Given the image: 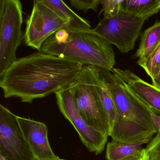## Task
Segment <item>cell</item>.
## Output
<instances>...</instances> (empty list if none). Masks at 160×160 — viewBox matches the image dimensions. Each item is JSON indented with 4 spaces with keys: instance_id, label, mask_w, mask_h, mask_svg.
Listing matches in <instances>:
<instances>
[{
    "instance_id": "23",
    "label": "cell",
    "mask_w": 160,
    "mask_h": 160,
    "mask_svg": "<svg viewBox=\"0 0 160 160\" xmlns=\"http://www.w3.org/2000/svg\"><path fill=\"white\" fill-rule=\"evenodd\" d=\"M152 85L160 90V70L155 77L152 79Z\"/></svg>"
},
{
    "instance_id": "5",
    "label": "cell",
    "mask_w": 160,
    "mask_h": 160,
    "mask_svg": "<svg viewBox=\"0 0 160 160\" xmlns=\"http://www.w3.org/2000/svg\"><path fill=\"white\" fill-rule=\"evenodd\" d=\"M23 12L19 0H0V77L16 58L23 39Z\"/></svg>"
},
{
    "instance_id": "22",
    "label": "cell",
    "mask_w": 160,
    "mask_h": 160,
    "mask_svg": "<svg viewBox=\"0 0 160 160\" xmlns=\"http://www.w3.org/2000/svg\"><path fill=\"white\" fill-rule=\"evenodd\" d=\"M151 116L156 133L160 134V115L151 113Z\"/></svg>"
},
{
    "instance_id": "4",
    "label": "cell",
    "mask_w": 160,
    "mask_h": 160,
    "mask_svg": "<svg viewBox=\"0 0 160 160\" xmlns=\"http://www.w3.org/2000/svg\"><path fill=\"white\" fill-rule=\"evenodd\" d=\"M100 69L84 66L76 80L70 87L77 109L86 124L109 136L108 119L97 88Z\"/></svg>"
},
{
    "instance_id": "19",
    "label": "cell",
    "mask_w": 160,
    "mask_h": 160,
    "mask_svg": "<svg viewBox=\"0 0 160 160\" xmlns=\"http://www.w3.org/2000/svg\"><path fill=\"white\" fill-rule=\"evenodd\" d=\"M70 2L71 7L87 12L89 10L97 12L101 0H71Z\"/></svg>"
},
{
    "instance_id": "25",
    "label": "cell",
    "mask_w": 160,
    "mask_h": 160,
    "mask_svg": "<svg viewBox=\"0 0 160 160\" xmlns=\"http://www.w3.org/2000/svg\"><path fill=\"white\" fill-rule=\"evenodd\" d=\"M0 160H8V159H6L5 157H3L2 155L0 154Z\"/></svg>"
},
{
    "instance_id": "11",
    "label": "cell",
    "mask_w": 160,
    "mask_h": 160,
    "mask_svg": "<svg viewBox=\"0 0 160 160\" xmlns=\"http://www.w3.org/2000/svg\"><path fill=\"white\" fill-rule=\"evenodd\" d=\"M112 72L121 78L130 90L152 113L160 115V90L142 80L129 70L114 68Z\"/></svg>"
},
{
    "instance_id": "24",
    "label": "cell",
    "mask_w": 160,
    "mask_h": 160,
    "mask_svg": "<svg viewBox=\"0 0 160 160\" xmlns=\"http://www.w3.org/2000/svg\"><path fill=\"white\" fill-rule=\"evenodd\" d=\"M35 160H37V159H36ZM65 160L64 159H61L60 158L58 157V156H57L55 158H52V159H48V160Z\"/></svg>"
},
{
    "instance_id": "20",
    "label": "cell",
    "mask_w": 160,
    "mask_h": 160,
    "mask_svg": "<svg viewBox=\"0 0 160 160\" xmlns=\"http://www.w3.org/2000/svg\"><path fill=\"white\" fill-rule=\"evenodd\" d=\"M146 148L149 153L150 160H160V134L151 140Z\"/></svg>"
},
{
    "instance_id": "14",
    "label": "cell",
    "mask_w": 160,
    "mask_h": 160,
    "mask_svg": "<svg viewBox=\"0 0 160 160\" xmlns=\"http://www.w3.org/2000/svg\"><path fill=\"white\" fill-rule=\"evenodd\" d=\"M160 10V0H122L120 13L148 19Z\"/></svg>"
},
{
    "instance_id": "10",
    "label": "cell",
    "mask_w": 160,
    "mask_h": 160,
    "mask_svg": "<svg viewBox=\"0 0 160 160\" xmlns=\"http://www.w3.org/2000/svg\"><path fill=\"white\" fill-rule=\"evenodd\" d=\"M17 118L24 138L35 159L48 160L57 156L50 147L48 129L45 123L18 116Z\"/></svg>"
},
{
    "instance_id": "2",
    "label": "cell",
    "mask_w": 160,
    "mask_h": 160,
    "mask_svg": "<svg viewBox=\"0 0 160 160\" xmlns=\"http://www.w3.org/2000/svg\"><path fill=\"white\" fill-rule=\"evenodd\" d=\"M100 72L118 112L109 136L114 141L125 143L151 140L156 133L151 116L152 112L115 73L100 69Z\"/></svg>"
},
{
    "instance_id": "6",
    "label": "cell",
    "mask_w": 160,
    "mask_h": 160,
    "mask_svg": "<svg viewBox=\"0 0 160 160\" xmlns=\"http://www.w3.org/2000/svg\"><path fill=\"white\" fill-rule=\"evenodd\" d=\"M103 15L93 32L121 53L133 50L146 19L122 13L114 16Z\"/></svg>"
},
{
    "instance_id": "17",
    "label": "cell",
    "mask_w": 160,
    "mask_h": 160,
    "mask_svg": "<svg viewBox=\"0 0 160 160\" xmlns=\"http://www.w3.org/2000/svg\"><path fill=\"white\" fill-rule=\"evenodd\" d=\"M142 68L152 79L157 74L160 70V43Z\"/></svg>"
},
{
    "instance_id": "8",
    "label": "cell",
    "mask_w": 160,
    "mask_h": 160,
    "mask_svg": "<svg viewBox=\"0 0 160 160\" xmlns=\"http://www.w3.org/2000/svg\"><path fill=\"white\" fill-rule=\"evenodd\" d=\"M17 117L0 104V154L8 160H35Z\"/></svg>"
},
{
    "instance_id": "1",
    "label": "cell",
    "mask_w": 160,
    "mask_h": 160,
    "mask_svg": "<svg viewBox=\"0 0 160 160\" xmlns=\"http://www.w3.org/2000/svg\"><path fill=\"white\" fill-rule=\"evenodd\" d=\"M84 66L38 51L13 62L0 77V87L5 98L31 103L69 88Z\"/></svg>"
},
{
    "instance_id": "15",
    "label": "cell",
    "mask_w": 160,
    "mask_h": 160,
    "mask_svg": "<svg viewBox=\"0 0 160 160\" xmlns=\"http://www.w3.org/2000/svg\"><path fill=\"white\" fill-rule=\"evenodd\" d=\"M146 140L132 143H125L112 140L107 144L106 157L108 160H123L141 151L143 145L149 143Z\"/></svg>"
},
{
    "instance_id": "21",
    "label": "cell",
    "mask_w": 160,
    "mask_h": 160,
    "mask_svg": "<svg viewBox=\"0 0 160 160\" xmlns=\"http://www.w3.org/2000/svg\"><path fill=\"white\" fill-rule=\"evenodd\" d=\"M123 160H150V156L146 148H143L137 154Z\"/></svg>"
},
{
    "instance_id": "16",
    "label": "cell",
    "mask_w": 160,
    "mask_h": 160,
    "mask_svg": "<svg viewBox=\"0 0 160 160\" xmlns=\"http://www.w3.org/2000/svg\"><path fill=\"white\" fill-rule=\"evenodd\" d=\"M97 88L103 108L108 119L109 136L112 128L118 121V112L107 85L102 77L101 76L100 72V75L97 80Z\"/></svg>"
},
{
    "instance_id": "18",
    "label": "cell",
    "mask_w": 160,
    "mask_h": 160,
    "mask_svg": "<svg viewBox=\"0 0 160 160\" xmlns=\"http://www.w3.org/2000/svg\"><path fill=\"white\" fill-rule=\"evenodd\" d=\"M122 0H101L102 8L99 15L103 12V15L114 16L120 13L121 4Z\"/></svg>"
},
{
    "instance_id": "9",
    "label": "cell",
    "mask_w": 160,
    "mask_h": 160,
    "mask_svg": "<svg viewBox=\"0 0 160 160\" xmlns=\"http://www.w3.org/2000/svg\"><path fill=\"white\" fill-rule=\"evenodd\" d=\"M59 109L72 124L80 140L89 151L97 155L103 151L108 135L88 126L77 109L69 88L55 93Z\"/></svg>"
},
{
    "instance_id": "3",
    "label": "cell",
    "mask_w": 160,
    "mask_h": 160,
    "mask_svg": "<svg viewBox=\"0 0 160 160\" xmlns=\"http://www.w3.org/2000/svg\"><path fill=\"white\" fill-rule=\"evenodd\" d=\"M41 52L108 72L116 64L112 46L92 29L63 28L45 42Z\"/></svg>"
},
{
    "instance_id": "7",
    "label": "cell",
    "mask_w": 160,
    "mask_h": 160,
    "mask_svg": "<svg viewBox=\"0 0 160 160\" xmlns=\"http://www.w3.org/2000/svg\"><path fill=\"white\" fill-rule=\"evenodd\" d=\"M65 28H67L66 23L41 0L34 1L31 13L26 22L24 43L41 52L45 42Z\"/></svg>"
},
{
    "instance_id": "12",
    "label": "cell",
    "mask_w": 160,
    "mask_h": 160,
    "mask_svg": "<svg viewBox=\"0 0 160 160\" xmlns=\"http://www.w3.org/2000/svg\"><path fill=\"white\" fill-rule=\"evenodd\" d=\"M160 43V22H156L143 32L139 48L135 55L138 64L143 68Z\"/></svg>"
},
{
    "instance_id": "13",
    "label": "cell",
    "mask_w": 160,
    "mask_h": 160,
    "mask_svg": "<svg viewBox=\"0 0 160 160\" xmlns=\"http://www.w3.org/2000/svg\"><path fill=\"white\" fill-rule=\"evenodd\" d=\"M65 23L67 28L74 29H91L89 22L77 14L62 1L41 0Z\"/></svg>"
}]
</instances>
